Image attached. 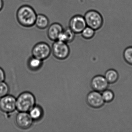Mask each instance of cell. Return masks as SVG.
I'll use <instances>...</instances> for the list:
<instances>
[{
    "label": "cell",
    "mask_w": 132,
    "mask_h": 132,
    "mask_svg": "<svg viewBox=\"0 0 132 132\" xmlns=\"http://www.w3.org/2000/svg\"><path fill=\"white\" fill-rule=\"evenodd\" d=\"M37 13L35 10L30 5L24 4L17 10L16 18L19 24L24 27L34 26Z\"/></svg>",
    "instance_id": "1"
},
{
    "label": "cell",
    "mask_w": 132,
    "mask_h": 132,
    "mask_svg": "<svg viewBox=\"0 0 132 132\" xmlns=\"http://www.w3.org/2000/svg\"><path fill=\"white\" fill-rule=\"evenodd\" d=\"M16 109L19 112H29L36 104V99L31 93L25 92L21 93L17 98Z\"/></svg>",
    "instance_id": "2"
},
{
    "label": "cell",
    "mask_w": 132,
    "mask_h": 132,
    "mask_svg": "<svg viewBox=\"0 0 132 132\" xmlns=\"http://www.w3.org/2000/svg\"><path fill=\"white\" fill-rule=\"evenodd\" d=\"M87 26L95 31L100 29L103 24V19L101 14L97 11H88L84 16Z\"/></svg>",
    "instance_id": "3"
},
{
    "label": "cell",
    "mask_w": 132,
    "mask_h": 132,
    "mask_svg": "<svg viewBox=\"0 0 132 132\" xmlns=\"http://www.w3.org/2000/svg\"><path fill=\"white\" fill-rule=\"evenodd\" d=\"M52 52L59 60L66 59L69 56L70 49L68 43L59 40L54 42L51 47Z\"/></svg>",
    "instance_id": "4"
},
{
    "label": "cell",
    "mask_w": 132,
    "mask_h": 132,
    "mask_svg": "<svg viewBox=\"0 0 132 132\" xmlns=\"http://www.w3.org/2000/svg\"><path fill=\"white\" fill-rule=\"evenodd\" d=\"M52 52L51 47L45 42H40L36 43L31 51L32 56L44 61L49 57Z\"/></svg>",
    "instance_id": "5"
},
{
    "label": "cell",
    "mask_w": 132,
    "mask_h": 132,
    "mask_svg": "<svg viewBox=\"0 0 132 132\" xmlns=\"http://www.w3.org/2000/svg\"><path fill=\"white\" fill-rule=\"evenodd\" d=\"M86 26L85 18L81 14L73 15L69 21V27L76 34H80Z\"/></svg>",
    "instance_id": "6"
},
{
    "label": "cell",
    "mask_w": 132,
    "mask_h": 132,
    "mask_svg": "<svg viewBox=\"0 0 132 132\" xmlns=\"http://www.w3.org/2000/svg\"><path fill=\"white\" fill-rule=\"evenodd\" d=\"M16 109V98L13 96L7 95L0 98V110L5 113L13 112Z\"/></svg>",
    "instance_id": "7"
},
{
    "label": "cell",
    "mask_w": 132,
    "mask_h": 132,
    "mask_svg": "<svg viewBox=\"0 0 132 132\" xmlns=\"http://www.w3.org/2000/svg\"><path fill=\"white\" fill-rule=\"evenodd\" d=\"M86 101L89 106L94 109L102 107L105 103L101 92L94 90L88 93L86 96Z\"/></svg>",
    "instance_id": "8"
},
{
    "label": "cell",
    "mask_w": 132,
    "mask_h": 132,
    "mask_svg": "<svg viewBox=\"0 0 132 132\" xmlns=\"http://www.w3.org/2000/svg\"><path fill=\"white\" fill-rule=\"evenodd\" d=\"M15 122L18 127L25 130L32 126L34 120L28 112H20L16 116Z\"/></svg>",
    "instance_id": "9"
},
{
    "label": "cell",
    "mask_w": 132,
    "mask_h": 132,
    "mask_svg": "<svg viewBox=\"0 0 132 132\" xmlns=\"http://www.w3.org/2000/svg\"><path fill=\"white\" fill-rule=\"evenodd\" d=\"M109 83L104 76L98 75L94 76L90 82V86L93 90L102 92L108 88Z\"/></svg>",
    "instance_id": "10"
},
{
    "label": "cell",
    "mask_w": 132,
    "mask_h": 132,
    "mask_svg": "<svg viewBox=\"0 0 132 132\" xmlns=\"http://www.w3.org/2000/svg\"><path fill=\"white\" fill-rule=\"evenodd\" d=\"M64 27L60 23L54 22L50 24L46 29V35L51 41L57 40L59 35L63 31Z\"/></svg>",
    "instance_id": "11"
},
{
    "label": "cell",
    "mask_w": 132,
    "mask_h": 132,
    "mask_svg": "<svg viewBox=\"0 0 132 132\" xmlns=\"http://www.w3.org/2000/svg\"><path fill=\"white\" fill-rule=\"evenodd\" d=\"M50 25V21L48 18L43 14H37L35 26L40 30H45Z\"/></svg>",
    "instance_id": "12"
},
{
    "label": "cell",
    "mask_w": 132,
    "mask_h": 132,
    "mask_svg": "<svg viewBox=\"0 0 132 132\" xmlns=\"http://www.w3.org/2000/svg\"><path fill=\"white\" fill-rule=\"evenodd\" d=\"M34 121H39L44 116V110L42 107L35 105L28 112Z\"/></svg>",
    "instance_id": "13"
},
{
    "label": "cell",
    "mask_w": 132,
    "mask_h": 132,
    "mask_svg": "<svg viewBox=\"0 0 132 132\" xmlns=\"http://www.w3.org/2000/svg\"><path fill=\"white\" fill-rule=\"evenodd\" d=\"M104 76L109 84L115 83L119 78V73L116 70L113 69L107 70L105 72Z\"/></svg>",
    "instance_id": "14"
},
{
    "label": "cell",
    "mask_w": 132,
    "mask_h": 132,
    "mask_svg": "<svg viewBox=\"0 0 132 132\" xmlns=\"http://www.w3.org/2000/svg\"><path fill=\"white\" fill-rule=\"evenodd\" d=\"M43 61L32 56L28 62V68L31 71H38L42 67Z\"/></svg>",
    "instance_id": "15"
},
{
    "label": "cell",
    "mask_w": 132,
    "mask_h": 132,
    "mask_svg": "<svg viewBox=\"0 0 132 132\" xmlns=\"http://www.w3.org/2000/svg\"><path fill=\"white\" fill-rule=\"evenodd\" d=\"M95 30L91 27L86 26L85 29L82 31L81 34V36L82 38L86 40H90L92 39L95 34Z\"/></svg>",
    "instance_id": "16"
},
{
    "label": "cell",
    "mask_w": 132,
    "mask_h": 132,
    "mask_svg": "<svg viewBox=\"0 0 132 132\" xmlns=\"http://www.w3.org/2000/svg\"><path fill=\"white\" fill-rule=\"evenodd\" d=\"M63 32L65 35L66 42L68 44L72 43L75 39L76 34L68 27L64 28Z\"/></svg>",
    "instance_id": "17"
},
{
    "label": "cell",
    "mask_w": 132,
    "mask_h": 132,
    "mask_svg": "<svg viewBox=\"0 0 132 132\" xmlns=\"http://www.w3.org/2000/svg\"><path fill=\"white\" fill-rule=\"evenodd\" d=\"M102 95L105 102L110 103L112 102L115 97L113 92L112 90L107 89L102 92Z\"/></svg>",
    "instance_id": "18"
},
{
    "label": "cell",
    "mask_w": 132,
    "mask_h": 132,
    "mask_svg": "<svg viewBox=\"0 0 132 132\" xmlns=\"http://www.w3.org/2000/svg\"><path fill=\"white\" fill-rule=\"evenodd\" d=\"M123 56L126 62L132 65V46L127 47L124 50Z\"/></svg>",
    "instance_id": "19"
},
{
    "label": "cell",
    "mask_w": 132,
    "mask_h": 132,
    "mask_svg": "<svg viewBox=\"0 0 132 132\" xmlns=\"http://www.w3.org/2000/svg\"><path fill=\"white\" fill-rule=\"evenodd\" d=\"M10 91V88L6 82L3 81L0 82V98L8 95Z\"/></svg>",
    "instance_id": "20"
},
{
    "label": "cell",
    "mask_w": 132,
    "mask_h": 132,
    "mask_svg": "<svg viewBox=\"0 0 132 132\" xmlns=\"http://www.w3.org/2000/svg\"><path fill=\"white\" fill-rule=\"evenodd\" d=\"M6 78L5 72L2 68L0 67V82L3 81Z\"/></svg>",
    "instance_id": "21"
},
{
    "label": "cell",
    "mask_w": 132,
    "mask_h": 132,
    "mask_svg": "<svg viewBox=\"0 0 132 132\" xmlns=\"http://www.w3.org/2000/svg\"><path fill=\"white\" fill-rule=\"evenodd\" d=\"M4 2L3 0H0V11H1L3 8Z\"/></svg>",
    "instance_id": "22"
}]
</instances>
